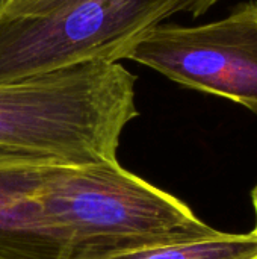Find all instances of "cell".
Instances as JSON below:
<instances>
[{"label": "cell", "mask_w": 257, "mask_h": 259, "mask_svg": "<svg viewBox=\"0 0 257 259\" xmlns=\"http://www.w3.org/2000/svg\"><path fill=\"white\" fill-rule=\"evenodd\" d=\"M33 205L39 228L65 259H103L214 231L186 203L117 159L53 165Z\"/></svg>", "instance_id": "6da1fadb"}, {"label": "cell", "mask_w": 257, "mask_h": 259, "mask_svg": "<svg viewBox=\"0 0 257 259\" xmlns=\"http://www.w3.org/2000/svg\"><path fill=\"white\" fill-rule=\"evenodd\" d=\"M139 115L136 76L120 61L91 59L0 82V147L67 165L117 159Z\"/></svg>", "instance_id": "7a4b0ae2"}, {"label": "cell", "mask_w": 257, "mask_h": 259, "mask_svg": "<svg viewBox=\"0 0 257 259\" xmlns=\"http://www.w3.org/2000/svg\"><path fill=\"white\" fill-rule=\"evenodd\" d=\"M220 0H83L41 17H0V82L68 64L123 61L150 29L177 14L200 17Z\"/></svg>", "instance_id": "3957f363"}, {"label": "cell", "mask_w": 257, "mask_h": 259, "mask_svg": "<svg viewBox=\"0 0 257 259\" xmlns=\"http://www.w3.org/2000/svg\"><path fill=\"white\" fill-rule=\"evenodd\" d=\"M123 59L257 112V0L198 26L162 23L135 41Z\"/></svg>", "instance_id": "277c9868"}, {"label": "cell", "mask_w": 257, "mask_h": 259, "mask_svg": "<svg viewBox=\"0 0 257 259\" xmlns=\"http://www.w3.org/2000/svg\"><path fill=\"white\" fill-rule=\"evenodd\" d=\"M56 159L0 147V259H65L39 228L33 197Z\"/></svg>", "instance_id": "5b68a950"}, {"label": "cell", "mask_w": 257, "mask_h": 259, "mask_svg": "<svg viewBox=\"0 0 257 259\" xmlns=\"http://www.w3.org/2000/svg\"><path fill=\"white\" fill-rule=\"evenodd\" d=\"M103 259H257V234L212 231L203 237L130 250Z\"/></svg>", "instance_id": "8992f818"}, {"label": "cell", "mask_w": 257, "mask_h": 259, "mask_svg": "<svg viewBox=\"0 0 257 259\" xmlns=\"http://www.w3.org/2000/svg\"><path fill=\"white\" fill-rule=\"evenodd\" d=\"M83 0H5L0 8V17H41L48 15Z\"/></svg>", "instance_id": "52a82bcc"}, {"label": "cell", "mask_w": 257, "mask_h": 259, "mask_svg": "<svg viewBox=\"0 0 257 259\" xmlns=\"http://www.w3.org/2000/svg\"><path fill=\"white\" fill-rule=\"evenodd\" d=\"M251 197H253V208H254V214H256V228H254V232L257 234V185L256 188L253 190Z\"/></svg>", "instance_id": "ba28073f"}, {"label": "cell", "mask_w": 257, "mask_h": 259, "mask_svg": "<svg viewBox=\"0 0 257 259\" xmlns=\"http://www.w3.org/2000/svg\"><path fill=\"white\" fill-rule=\"evenodd\" d=\"M3 2H5V0H0V8H2V5H3Z\"/></svg>", "instance_id": "9c48e42d"}]
</instances>
